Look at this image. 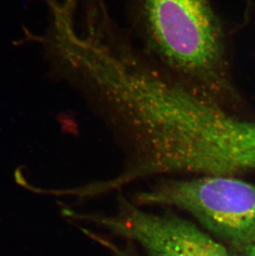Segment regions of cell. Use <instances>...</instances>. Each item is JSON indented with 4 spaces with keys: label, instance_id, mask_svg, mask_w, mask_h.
<instances>
[{
    "label": "cell",
    "instance_id": "cell-3",
    "mask_svg": "<svg viewBox=\"0 0 255 256\" xmlns=\"http://www.w3.org/2000/svg\"><path fill=\"white\" fill-rule=\"evenodd\" d=\"M66 218L90 224L140 244L150 256H230L220 243L172 212L152 213L120 198L116 212H84L66 208Z\"/></svg>",
    "mask_w": 255,
    "mask_h": 256
},
{
    "label": "cell",
    "instance_id": "cell-1",
    "mask_svg": "<svg viewBox=\"0 0 255 256\" xmlns=\"http://www.w3.org/2000/svg\"><path fill=\"white\" fill-rule=\"evenodd\" d=\"M128 34L150 60L218 102L226 87L224 39L210 0H126Z\"/></svg>",
    "mask_w": 255,
    "mask_h": 256
},
{
    "label": "cell",
    "instance_id": "cell-6",
    "mask_svg": "<svg viewBox=\"0 0 255 256\" xmlns=\"http://www.w3.org/2000/svg\"><path fill=\"white\" fill-rule=\"evenodd\" d=\"M240 256H255V239L250 244L240 250Z\"/></svg>",
    "mask_w": 255,
    "mask_h": 256
},
{
    "label": "cell",
    "instance_id": "cell-2",
    "mask_svg": "<svg viewBox=\"0 0 255 256\" xmlns=\"http://www.w3.org/2000/svg\"><path fill=\"white\" fill-rule=\"evenodd\" d=\"M132 202L185 210L240 250L255 239V185L234 176L166 179L138 192Z\"/></svg>",
    "mask_w": 255,
    "mask_h": 256
},
{
    "label": "cell",
    "instance_id": "cell-5",
    "mask_svg": "<svg viewBox=\"0 0 255 256\" xmlns=\"http://www.w3.org/2000/svg\"><path fill=\"white\" fill-rule=\"evenodd\" d=\"M79 230L89 239L96 242L106 250H108L112 256H140L131 242H128L126 244H120L118 242H114L108 237L104 236V234L94 232L84 226H79Z\"/></svg>",
    "mask_w": 255,
    "mask_h": 256
},
{
    "label": "cell",
    "instance_id": "cell-4",
    "mask_svg": "<svg viewBox=\"0 0 255 256\" xmlns=\"http://www.w3.org/2000/svg\"><path fill=\"white\" fill-rule=\"evenodd\" d=\"M254 170V121L236 118L214 104L180 162L179 172L234 176Z\"/></svg>",
    "mask_w": 255,
    "mask_h": 256
}]
</instances>
